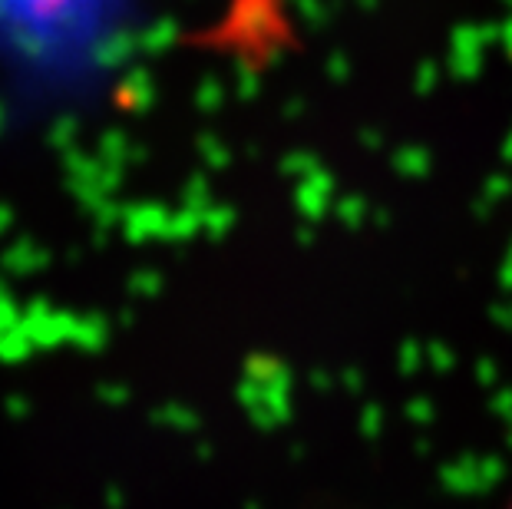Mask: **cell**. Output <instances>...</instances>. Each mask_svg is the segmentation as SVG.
<instances>
[{"label": "cell", "instance_id": "cell-1", "mask_svg": "<svg viewBox=\"0 0 512 509\" xmlns=\"http://www.w3.org/2000/svg\"><path fill=\"white\" fill-rule=\"evenodd\" d=\"M509 509H512V506H509Z\"/></svg>", "mask_w": 512, "mask_h": 509}]
</instances>
